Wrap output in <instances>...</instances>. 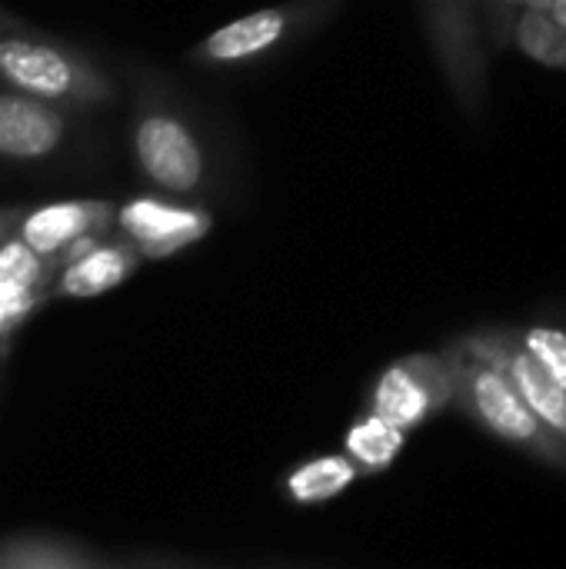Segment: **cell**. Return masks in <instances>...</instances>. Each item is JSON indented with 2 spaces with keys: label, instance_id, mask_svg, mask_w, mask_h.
Wrapping results in <instances>:
<instances>
[{
  "label": "cell",
  "instance_id": "obj_8",
  "mask_svg": "<svg viewBox=\"0 0 566 569\" xmlns=\"http://www.w3.org/2000/svg\"><path fill=\"white\" fill-rule=\"evenodd\" d=\"M110 227H117V203L83 197V200L47 203V207H37V210L23 213L17 233L33 250H40L43 257H53V260L67 263L80 250L103 240V233Z\"/></svg>",
  "mask_w": 566,
  "mask_h": 569
},
{
  "label": "cell",
  "instance_id": "obj_14",
  "mask_svg": "<svg viewBox=\"0 0 566 569\" xmlns=\"http://www.w3.org/2000/svg\"><path fill=\"white\" fill-rule=\"evenodd\" d=\"M404 447H407V430L374 410H364L344 433V453L360 467L364 477L390 470L394 460L404 453Z\"/></svg>",
  "mask_w": 566,
  "mask_h": 569
},
{
  "label": "cell",
  "instance_id": "obj_17",
  "mask_svg": "<svg viewBox=\"0 0 566 569\" xmlns=\"http://www.w3.org/2000/svg\"><path fill=\"white\" fill-rule=\"evenodd\" d=\"M520 340L537 353V360L560 380V387L566 390V330L554 327V323H527L517 327Z\"/></svg>",
  "mask_w": 566,
  "mask_h": 569
},
{
  "label": "cell",
  "instance_id": "obj_6",
  "mask_svg": "<svg viewBox=\"0 0 566 569\" xmlns=\"http://www.w3.org/2000/svg\"><path fill=\"white\" fill-rule=\"evenodd\" d=\"M464 340L494 360L520 390V397L530 403V410L566 443V390L560 380L537 360V353L520 340L517 327H490L464 333Z\"/></svg>",
  "mask_w": 566,
  "mask_h": 569
},
{
  "label": "cell",
  "instance_id": "obj_18",
  "mask_svg": "<svg viewBox=\"0 0 566 569\" xmlns=\"http://www.w3.org/2000/svg\"><path fill=\"white\" fill-rule=\"evenodd\" d=\"M43 303H50V293H43V290H30L20 283H0V337L13 333Z\"/></svg>",
  "mask_w": 566,
  "mask_h": 569
},
{
  "label": "cell",
  "instance_id": "obj_19",
  "mask_svg": "<svg viewBox=\"0 0 566 569\" xmlns=\"http://www.w3.org/2000/svg\"><path fill=\"white\" fill-rule=\"evenodd\" d=\"M20 220H23V210H10V207H3V210H0V247L17 233Z\"/></svg>",
  "mask_w": 566,
  "mask_h": 569
},
{
  "label": "cell",
  "instance_id": "obj_22",
  "mask_svg": "<svg viewBox=\"0 0 566 569\" xmlns=\"http://www.w3.org/2000/svg\"><path fill=\"white\" fill-rule=\"evenodd\" d=\"M504 3H517V0H504Z\"/></svg>",
  "mask_w": 566,
  "mask_h": 569
},
{
  "label": "cell",
  "instance_id": "obj_1",
  "mask_svg": "<svg viewBox=\"0 0 566 569\" xmlns=\"http://www.w3.org/2000/svg\"><path fill=\"white\" fill-rule=\"evenodd\" d=\"M444 357L454 370V407L464 410L497 440L544 460L566 473V443L530 410L514 380L484 353H477L464 337L444 347Z\"/></svg>",
  "mask_w": 566,
  "mask_h": 569
},
{
  "label": "cell",
  "instance_id": "obj_21",
  "mask_svg": "<svg viewBox=\"0 0 566 569\" xmlns=\"http://www.w3.org/2000/svg\"><path fill=\"white\" fill-rule=\"evenodd\" d=\"M524 3H527V7H547L550 0H524Z\"/></svg>",
  "mask_w": 566,
  "mask_h": 569
},
{
  "label": "cell",
  "instance_id": "obj_20",
  "mask_svg": "<svg viewBox=\"0 0 566 569\" xmlns=\"http://www.w3.org/2000/svg\"><path fill=\"white\" fill-rule=\"evenodd\" d=\"M13 30H30L20 17H13L10 10L0 7V33H13Z\"/></svg>",
  "mask_w": 566,
  "mask_h": 569
},
{
  "label": "cell",
  "instance_id": "obj_13",
  "mask_svg": "<svg viewBox=\"0 0 566 569\" xmlns=\"http://www.w3.org/2000/svg\"><path fill=\"white\" fill-rule=\"evenodd\" d=\"M360 467L347 453H324L310 457L294 467L284 480V497L297 507H317L340 493H347L360 480Z\"/></svg>",
  "mask_w": 566,
  "mask_h": 569
},
{
  "label": "cell",
  "instance_id": "obj_3",
  "mask_svg": "<svg viewBox=\"0 0 566 569\" xmlns=\"http://www.w3.org/2000/svg\"><path fill=\"white\" fill-rule=\"evenodd\" d=\"M340 0H290L277 7H260L247 17L230 20L227 27H217L207 33L187 57L197 67H247L270 53H277L284 43H290L300 30L314 27L320 17H327Z\"/></svg>",
  "mask_w": 566,
  "mask_h": 569
},
{
  "label": "cell",
  "instance_id": "obj_5",
  "mask_svg": "<svg viewBox=\"0 0 566 569\" xmlns=\"http://www.w3.org/2000/svg\"><path fill=\"white\" fill-rule=\"evenodd\" d=\"M450 407H454V370L444 350L410 353V357L394 360L374 380V390L367 400V410L387 417L407 433L440 417Z\"/></svg>",
  "mask_w": 566,
  "mask_h": 569
},
{
  "label": "cell",
  "instance_id": "obj_4",
  "mask_svg": "<svg viewBox=\"0 0 566 569\" xmlns=\"http://www.w3.org/2000/svg\"><path fill=\"white\" fill-rule=\"evenodd\" d=\"M140 173L163 193L193 197L207 183V153L190 123L167 107H140L133 123Z\"/></svg>",
  "mask_w": 566,
  "mask_h": 569
},
{
  "label": "cell",
  "instance_id": "obj_11",
  "mask_svg": "<svg viewBox=\"0 0 566 569\" xmlns=\"http://www.w3.org/2000/svg\"><path fill=\"white\" fill-rule=\"evenodd\" d=\"M67 110L40 97L0 93V160H47L67 140Z\"/></svg>",
  "mask_w": 566,
  "mask_h": 569
},
{
  "label": "cell",
  "instance_id": "obj_2",
  "mask_svg": "<svg viewBox=\"0 0 566 569\" xmlns=\"http://www.w3.org/2000/svg\"><path fill=\"white\" fill-rule=\"evenodd\" d=\"M0 80L10 90L40 97L63 110L107 107L117 100L113 80L93 60L33 30L0 33Z\"/></svg>",
  "mask_w": 566,
  "mask_h": 569
},
{
  "label": "cell",
  "instance_id": "obj_7",
  "mask_svg": "<svg viewBox=\"0 0 566 569\" xmlns=\"http://www.w3.org/2000/svg\"><path fill=\"white\" fill-rule=\"evenodd\" d=\"M117 230L143 253V260H163L200 243L214 230V213L163 197H130L117 207Z\"/></svg>",
  "mask_w": 566,
  "mask_h": 569
},
{
  "label": "cell",
  "instance_id": "obj_12",
  "mask_svg": "<svg viewBox=\"0 0 566 569\" xmlns=\"http://www.w3.org/2000/svg\"><path fill=\"white\" fill-rule=\"evenodd\" d=\"M143 263V253L127 240H97L93 247L80 250L77 257H70L53 287H50V300H93L103 297L110 290H117L120 283H127L137 267Z\"/></svg>",
  "mask_w": 566,
  "mask_h": 569
},
{
  "label": "cell",
  "instance_id": "obj_10",
  "mask_svg": "<svg viewBox=\"0 0 566 569\" xmlns=\"http://www.w3.org/2000/svg\"><path fill=\"white\" fill-rule=\"evenodd\" d=\"M430 37L437 43V53L444 60V70L460 93L464 107L470 113H480L484 103V63L477 50V33L470 27L467 0H424Z\"/></svg>",
  "mask_w": 566,
  "mask_h": 569
},
{
  "label": "cell",
  "instance_id": "obj_15",
  "mask_svg": "<svg viewBox=\"0 0 566 569\" xmlns=\"http://www.w3.org/2000/svg\"><path fill=\"white\" fill-rule=\"evenodd\" d=\"M60 260L43 257L40 250H33L20 233H13L3 247H0V283H20L30 290H43L50 293L57 273H60Z\"/></svg>",
  "mask_w": 566,
  "mask_h": 569
},
{
  "label": "cell",
  "instance_id": "obj_9",
  "mask_svg": "<svg viewBox=\"0 0 566 569\" xmlns=\"http://www.w3.org/2000/svg\"><path fill=\"white\" fill-rule=\"evenodd\" d=\"M183 557H130L110 553L93 543L60 533H10L0 537V569H123V567H183Z\"/></svg>",
  "mask_w": 566,
  "mask_h": 569
},
{
  "label": "cell",
  "instance_id": "obj_16",
  "mask_svg": "<svg viewBox=\"0 0 566 569\" xmlns=\"http://www.w3.org/2000/svg\"><path fill=\"white\" fill-rule=\"evenodd\" d=\"M517 43L537 63L566 70V27L547 7H527L517 20Z\"/></svg>",
  "mask_w": 566,
  "mask_h": 569
}]
</instances>
